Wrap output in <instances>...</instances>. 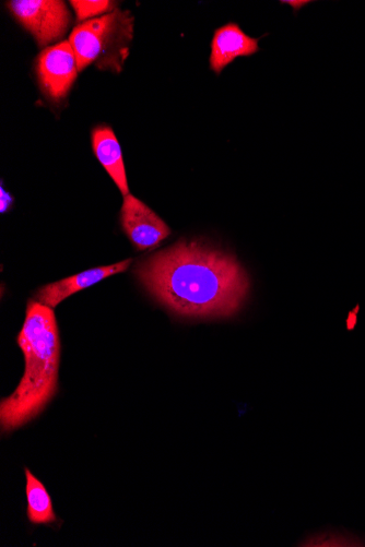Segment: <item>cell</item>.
Returning <instances> with one entry per match:
<instances>
[{"instance_id":"9c48e42d","label":"cell","mask_w":365,"mask_h":547,"mask_svg":"<svg viewBox=\"0 0 365 547\" xmlns=\"http://www.w3.org/2000/svg\"><path fill=\"white\" fill-rule=\"evenodd\" d=\"M92 147L94 154L109 173L112 180L125 196L129 195V187L123 160V153L119 140L112 128L99 126L92 132Z\"/></svg>"},{"instance_id":"5bb4252c","label":"cell","mask_w":365,"mask_h":547,"mask_svg":"<svg viewBox=\"0 0 365 547\" xmlns=\"http://www.w3.org/2000/svg\"><path fill=\"white\" fill-rule=\"evenodd\" d=\"M309 2H286V4L293 6L297 10L303 7L304 5L308 4Z\"/></svg>"},{"instance_id":"4fadbf2b","label":"cell","mask_w":365,"mask_h":547,"mask_svg":"<svg viewBox=\"0 0 365 547\" xmlns=\"http://www.w3.org/2000/svg\"><path fill=\"white\" fill-rule=\"evenodd\" d=\"M14 199L10 196L9 193H6V190L2 187L0 189V212L5 213L13 206Z\"/></svg>"},{"instance_id":"3957f363","label":"cell","mask_w":365,"mask_h":547,"mask_svg":"<svg viewBox=\"0 0 365 547\" xmlns=\"http://www.w3.org/2000/svg\"><path fill=\"white\" fill-rule=\"evenodd\" d=\"M134 33V18L129 11L114 10L99 18L80 23L70 34L79 71L92 64L120 73Z\"/></svg>"},{"instance_id":"8fae6325","label":"cell","mask_w":365,"mask_h":547,"mask_svg":"<svg viewBox=\"0 0 365 547\" xmlns=\"http://www.w3.org/2000/svg\"><path fill=\"white\" fill-rule=\"evenodd\" d=\"M70 5L73 6L77 20L81 23L99 15L110 14L116 6L115 3L108 2V0H93V2H90V0H85V2L73 0Z\"/></svg>"},{"instance_id":"7a4b0ae2","label":"cell","mask_w":365,"mask_h":547,"mask_svg":"<svg viewBox=\"0 0 365 547\" xmlns=\"http://www.w3.org/2000/svg\"><path fill=\"white\" fill-rule=\"evenodd\" d=\"M17 342L25 356V374L13 394L0 403L3 433L38 418L56 395L61 338L53 309L31 300Z\"/></svg>"},{"instance_id":"8992f818","label":"cell","mask_w":365,"mask_h":547,"mask_svg":"<svg viewBox=\"0 0 365 547\" xmlns=\"http://www.w3.org/2000/svg\"><path fill=\"white\" fill-rule=\"evenodd\" d=\"M121 223L128 239L138 251L157 247L171 234L167 223L132 194L124 197Z\"/></svg>"},{"instance_id":"5b68a950","label":"cell","mask_w":365,"mask_h":547,"mask_svg":"<svg viewBox=\"0 0 365 547\" xmlns=\"http://www.w3.org/2000/svg\"><path fill=\"white\" fill-rule=\"evenodd\" d=\"M79 73L77 58L69 41L47 47L39 56L37 74L47 98L63 100Z\"/></svg>"},{"instance_id":"52a82bcc","label":"cell","mask_w":365,"mask_h":547,"mask_svg":"<svg viewBox=\"0 0 365 547\" xmlns=\"http://www.w3.org/2000/svg\"><path fill=\"white\" fill-rule=\"evenodd\" d=\"M131 264L132 259H127L121 261V263L90 269L78 273V275L73 277L44 285L38 291L37 295H35L34 300L54 309L57 305L68 299L69 296L85 290L104 279L117 275V273L126 271Z\"/></svg>"},{"instance_id":"30bf717a","label":"cell","mask_w":365,"mask_h":547,"mask_svg":"<svg viewBox=\"0 0 365 547\" xmlns=\"http://www.w3.org/2000/svg\"><path fill=\"white\" fill-rule=\"evenodd\" d=\"M26 494L28 501L27 514L33 525H50L57 517L53 508L52 498L46 487L29 469H26Z\"/></svg>"},{"instance_id":"277c9868","label":"cell","mask_w":365,"mask_h":547,"mask_svg":"<svg viewBox=\"0 0 365 547\" xmlns=\"http://www.w3.org/2000/svg\"><path fill=\"white\" fill-rule=\"evenodd\" d=\"M7 7L41 47L62 39L72 22L70 11L60 0H14Z\"/></svg>"},{"instance_id":"6da1fadb","label":"cell","mask_w":365,"mask_h":547,"mask_svg":"<svg viewBox=\"0 0 365 547\" xmlns=\"http://www.w3.org/2000/svg\"><path fill=\"white\" fill-rule=\"evenodd\" d=\"M136 275L170 311L185 317H230L250 293V278L233 255L181 241L140 263Z\"/></svg>"},{"instance_id":"ba28073f","label":"cell","mask_w":365,"mask_h":547,"mask_svg":"<svg viewBox=\"0 0 365 547\" xmlns=\"http://www.w3.org/2000/svg\"><path fill=\"white\" fill-rule=\"evenodd\" d=\"M258 50L257 39L245 34L237 23H228L215 32L211 43L210 68L220 75L235 59L252 56Z\"/></svg>"},{"instance_id":"7c38bea8","label":"cell","mask_w":365,"mask_h":547,"mask_svg":"<svg viewBox=\"0 0 365 547\" xmlns=\"http://www.w3.org/2000/svg\"><path fill=\"white\" fill-rule=\"evenodd\" d=\"M305 546H365L364 541H360L353 535H329V537H323L315 542L306 543Z\"/></svg>"}]
</instances>
